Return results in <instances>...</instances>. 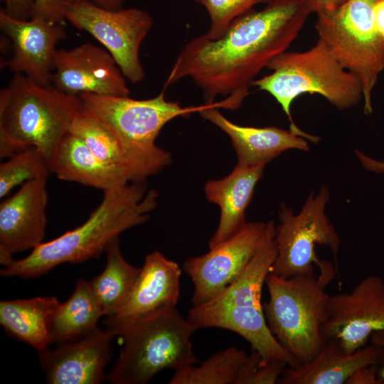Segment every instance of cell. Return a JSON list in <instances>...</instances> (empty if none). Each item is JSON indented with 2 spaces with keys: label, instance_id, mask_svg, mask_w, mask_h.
I'll list each match as a JSON object with an SVG mask.
<instances>
[{
  "label": "cell",
  "instance_id": "6da1fadb",
  "mask_svg": "<svg viewBox=\"0 0 384 384\" xmlns=\"http://www.w3.org/2000/svg\"><path fill=\"white\" fill-rule=\"evenodd\" d=\"M309 15L306 0H271L237 18L217 39L193 38L176 57L164 90L189 78L202 90L205 104L225 96L239 107L257 75L287 50Z\"/></svg>",
  "mask_w": 384,
  "mask_h": 384
},
{
  "label": "cell",
  "instance_id": "7a4b0ae2",
  "mask_svg": "<svg viewBox=\"0 0 384 384\" xmlns=\"http://www.w3.org/2000/svg\"><path fill=\"white\" fill-rule=\"evenodd\" d=\"M100 203L80 225L42 242L26 257L1 270L2 277L42 276L63 263L77 264L100 257L124 231L147 221L157 206L158 193L144 182L130 183L103 193Z\"/></svg>",
  "mask_w": 384,
  "mask_h": 384
},
{
  "label": "cell",
  "instance_id": "3957f363",
  "mask_svg": "<svg viewBox=\"0 0 384 384\" xmlns=\"http://www.w3.org/2000/svg\"><path fill=\"white\" fill-rule=\"evenodd\" d=\"M82 109L79 96L64 93L52 85H39L23 74H14L0 91V158L8 159L33 146L50 166Z\"/></svg>",
  "mask_w": 384,
  "mask_h": 384
},
{
  "label": "cell",
  "instance_id": "277c9868",
  "mask_svg": "<svg viewBox=\"0 0 384 384\" xmlns=\"http://www.w3.org/2000/svg\"><path fill=\"white\" fill-rule=\"evenodd\" d=\"M268 75L255 79L252 86L271 95L290 122L289 129L314 143L319 137L306 133L294 122L292 102L304 94H316L338 110L356 106L363 101L358 78L345 68L326 44L318 39L304 51H284L272 58Z\"/></svg>",
  "mask_w": 384,
  "mask_h": 384
},
{
  "label": "cell",
  "instance_id": "5b68a950",
  "mask_svg": "<svg viewBox=\"0 0 384 384\" xmlns=\"http://www.w3.org/2000/svg\"><path fill=\"white\" fill-rule=\"evenodd\" d=\"M121 337L123 346L106 380L112 384H146L164 369L196 364L191 336L197 328L176 306L139 319L106 327Z\"/></svg>",
  "mask_w": 384,
  "mask_h": 384
},
{
  "label": "cell",
  "instance_id": "8992f818",
  "mask_svg": "<svg viewBox=\"0 0 384 384\" xmlns=\"http://www.w3.org/2000/svg\"><path fill=\"white\" fill-rule=\"evenodd\" d=\"M336 274L334 270L284 278L270 272L266 278L269 299L263 310L267 326L299 365L310 361L324 344L330 297L326 288Z\"/></svg>",
  "mask_w": 384,
  "mask_h": 384
},
{
  "label": "cell",
  "instance_id": "52a82bcc",
  "mask_svg": "<svg viewBox=\"0 0 384 384\" xmlns=\"http://www.w3.org/2000/svg\"><path fill=\"white\" fill-rule=\"evenodd\" d=\"M377 0H348L336 11L316 15L315 28L334 56L360 80L363 112H373L372 95L384 70V38L377 31Z\"/></svg>",
  "mask_w": 384,
  "mask_h": 384
},
{
  "label": "cell",
  "instance_id": "ba28073f",
  "mask_svg": "<svg viewBox=\"0 0 384 384\" xmlns=\"http://www.w3.org/2000/svg\"><path fill=\"white\" fill-rule=\"evenodd\" d=\"M79 97L84 109L128 150L166 166L171 163V156L155 144L159 132L171 120L198 112L205 106L182 107L178 102L167 100L164 92L146 100L95 94H82Z\"/></svg>",
  "mask_w": 384,
  "mask_h": 384
},
{
  "label": "cell",
  "instance_id": "9c48e42d",
  "mask_svg": "<svg viewBox=\"0 0 384 384\" xmlns=\"http://www.w3.org/2000/svg\"><path fill=\"white\" fill-rule=\"evenodd\" d=\"M330 200L326 186L318 193L311 192L306 198L301 210L294 214L284 203L279 210V225L275 226L274 240L277 255L271 272L289 278L315 273V266L322 271L333 264L321 260L316 245H324L331 251L337 267V254L341 240L326 213Z\"/></svg>",
  "mask_w": 384,
  "mask_h": 384
},
{
  "label": "cell",
  "instance_id": "30bf717a",
  "mask_svg": "<svg viewBox=\"0 0 384 384\" xmlns=\"http://www.w3.org/2000/svg\"><path fill=\"white\" fill-rule=\"evenodd\" d=\"M65 18L92 36L112 55L131 83H139L144 79L139 49L153 26L150 14L137 8L111 11L90 0H75L68 4Z\"/></svg>",
  "mask_w": 384,
  "mask_h": 384
},
{
  "label": "cell",
  "instance_id": "8fae6325",
  "mask_svg": "<svg viewBox=\"0 0 384 384\" xmlns=\"http://www.w3.org/2000/svg\"><path fill=\"white\" fill-rule=\"evenodd\" d=\"M187 319L197 329L215 327L239 334L264 361L282 360L289 367L299 366L271 333L259 296L249 292L220 295L193 306Z\"/></svg>",
  "mask_w": 384,
  "mask_h": 384
},
{
  "label": "cell",
  "instance_id": "7c38bea8",
  "mask_svg": "<svg viewBox=\"0 0 384 384\" xmlns=\"http://www.w3.org/2000/svg\"><path fill=\"white\" fill-rule=\"evenodd\" d=\"M384 329V281L378 276L361 279L349 292L330 295L324 341L346 353L367 345L371 334Z\"/></svg>",
  "mask_w": 384,
  "mask_h": 384
},
{
  "label": "cell",
  "instance_id": "4fadbf2b",
  "mask_svg": "<svg viewBox=\"0 0 384 384\" xmlns=\"http://www.w3.org/2000/svg\"><path fill=\"white\" fill-rule=\"evenodd\" d=\"M266 228L267 222H247L207 253L185 261L183 270L193 284V306L210 301L239 276L260 247Z\"/></svg>",
  "mask_w": 384,
  "mask_h": 384
},
{
  "label": "cell",
  "instance_id": "5bb4252c",
  "mask_svg": "<svg viewBox=\"0 0 384 384\" xmlns=\"http://www.w3.org/2000/svg\"><path fill=\"white\" fill-rule=\"evenodd\" d=\"M51 85L75 96L127 97L130 94L126 78L112 55L104 47L91 43L58 50Z\"/></svg>",
  "mask_w": 384,
  "mask_h": 384
},
{
  "label": "cell",
  "instance_id": "9a60e30c",
  "mask_svg": "<svg viewBox=\"0 0 384 384\" xmlns=\"http://www.w3.org/2000/svg\"><path fill=\"white\" fill-rule=\"evenodd\" d=\"M0 28L9 38L12 48L4 66L14 74H23L39 85H51L56 46L67 36L63 24L38 17L17 19L1 8Z\"/></svg>",
  "mask_w": 384,
  "mask_h": 384
},
{
  "label": "cell",
  "instance_id": "2e32d148",
  "mask_svg": "<svg viewBox=\"0 0 384 384\" xmlns=\"http://www.w3.org/2000/svg\"><path fill=\"white\" fill-rule=\"evenodd\" d=\"M48 178L30 181L0 203V263L13 254L34 249L43 242L47 225Z\"/></svg>",
  "mask_w": 384,
  "mask_h": 384
},
{
  "label": "cell",
  "instance_id": "e0dca14e",
  "mask_svg": "<svg viewBox=\"0 0 384 384\" xmlns=\"http://www.w3.org/2000/svg\"><path fill=\"white\" fill-rule=\"evenodd\" d=\"M113 333L97 327L55 349L38 352L46 381L50 384H98L106 379L105 368L112 357Z\"/></svg>",
  "mask_w": 384,
  "mask_h": 384
},
{
  "label": "cell",
  "instance_id": "ac0fdd59",
  "mask_svg": "<svg viewBox=\"0 0 384 384\" xmlns=\"http://www.w3.org/2000/svg\"><path fill=\"white\" fill-rule=\"evenodd\" d=\"M181 269L159 251L148 254L129 296L114 315L104 321L106 327L133 321L168 306L180 298Z\"/></svg>",
  "mask_w": 384,
  "mask_h": 384
},
{
  "label": "cell",
  "instance_id": "d6986e66",
  "mask_svg": "<svg viewBox=\"0 0 384 384\" xmlns=\"http://www.w3.org/2000/svg\"><path fill=\"white\" fill-rule=\"evenodd\" d=\"M219 107L228 109L226 99L212 105L205 104L198 112L229 137L239 164L266 165L289 149L309 150V140L290 129L241 126L227 119L219 112Z\"/></svg>",
  "mask_w": 384,
  "mask_h": 384
},
{
  "label": "cell",
  "instance_id": "ffe728a7",
  "mask_svg": "<svg viewBox=\"0 0 384 384\" xmlns=\"http://www.w3.org/2000/svg\"><path fill=\"white\" fill-rule=\"evenodd\" d=\"M265 166L237 163L228 176L206 182V196L210 202L218 205L220 211L218 227L208 242L209 248L228 239L245 225L246 209Z\"/></svg>",
  "mask_w": 384,
  "mask_h": 384
},
{
  "label": "cell",
  "instance_id": "44dd1931",
  "mask_svg": "<svg viewBox=\"0 0 384 384\" xmlns=\"http://www.w3.org/2000/svg\"><path fill=\"white\" fill-rule=\"evenodd\" d=\"M384 363V348L373 344L353 352L342 351L333 341H324L308 363L285 368L279 378L282 384H343L358 368Z\"/></svg>",
  "mask_w": 384,
  "mask_h": 384
},
{
  "label": "cell",
  "instance_id": "7402d4cb",
  "mask_svg": "<svg viewBox=\"0 0 384 384\" xmlns=\"http://www.w3.org/2000/svg\"><path fill=\"white\" fill-rule=\"evenodd\" d=\"M69 132L78 137L99 159L124 174L130 183L144 182L166 166L128 150L84 107L73 120Z\"/></svg>",
  "mask_w": 384,
  "mask_h": 384
},
{
  "label": "cell",
  "instance_id": "603a6c76",
  "mask_svg": "<svg viewBox=\"0 0 384 384\" xmlns=\"http://www.w3.org/2000/svg\"><path fill=\"white\" fill-rule=\"evenodd\" d=\"M58 178L107 192L130 183L118 170L99 159L76 135L68 132L50 165Z\"/></svg>",
  "mask_w": 384,
  "mask_h": 384
},
{
  "label": "cell",
  "instance_id": "cb8c5ba5",
  "mask_svg": "<svg viewBox=\"0 0 384 384\" xmlns=\"http://www.w3.org/2000/svg\"><path fill=\"white\" fill-rule=\"evenodd\" d=\"M60 302L55 297L1 301L0 324L5 331L38 353L50 344V330Z\"/></svg>",
  "mask_w": 384,
  "mask_h": 384
},
{
  "label": "cell",
  "instance_id": "d4e9b609",
  "mask_svg": "<svg viewBox=\"0 0 384 384\" xmlns=\"http://www.w3.org/2000/svg\"><path fill=\"white\" fill-rule=\"evenodd\" d=\"M262 357L255 351L248 355L232 346L216 353L203 363L175 370L169 384H248Z\"/></svg>",
  "mask_w": 384,
  "mask_h": 384
},
{
  "label": "cell",
  "instance_id": "484cf974",
  "mask_svg": "<svg viewBox=\"0 0 384 384\" xmlns=\"http://www.w3.org/2000/svg\"><path fill=\"white\" fill-rule=\"evenodd\" d=\"M104 316L102 309L90 282L79 279L75 289L64 303L58 306L50 330V343H61L79 338L97 326Z\"/></svg>",
  "mask_w": 384,
  "mask_h": 384
},
{
  "label": "cell",
  "instance_id": "4316f807",
  "mask_svg": "<svg viewBox=\"0 0 384 384\" xmlns=\"http://www.w3.org/2000/svg\"><path fill=\"white\" fill-rule=\"evenodd\" d=\"M107 260L103 271L89 281L104 316L115 314L127 302L140 267L129 264L123 257L119 238L105 250Z\"/></svg>",
  "mask_w": 384,
  "mask_h": 384
},
{
  "label": "cell",
  "instance_id": "83f0119b",
  "mask_svg": "<svg viewBox=\"0 0 384 384\" xmlns=\"http://www.w3.org/2000/svg\"><path fill=\"white\" fill-rule=\"evenodd\" d=\"M50 166L44 155L31 146L17 152L0 164V198L30 181L48 178Z\"/></svg>",
  "mask_w": 384,
  "mask_h": 384
},
{
  "label": "cell",
  "instance_id": "f1b7e54d",
  "mask_svg": "<svg viewBox=\"0 0 384 384\" xmlns=\"http://www.w3.org/2000/svg\"><path fill=\"white\" fill-rule=\"evenodd\" d=\"M207 11L210 23L204 33L210 39L221 37L237 18L253 9L254 6L266 4L271 0H194Z\"/></svg>",
  "mask_w": 384,
  "mask_h": 384
},
{
  "label": "cell",
  "instance_id": "f546056e",
  "mask_svg": "<svg viewBox=\"0 0 384 384\" xmlns=\"http://www.w3.org/2000/svg\"><path fill=\"white\" fill-rule=\"evenodd\" d=\"M69 0H34L32 17H38L54 23L65 21V10Z\"/></svg>",
  "mask_w": 384,
  "mask_h": 384
},
{
  "label": "cell",
  "instance_id": "4dcf8cb0",
  "mask_svg": "<svg viewBox=\"0 0 384 384\" xmlns=\"http://www.w3.org/2000/svg\"><path fill=\"white\" fill-rule=\"evenodd\" d=\"M4 6L3 9L10 16L28 20L32 16L34 0H1Z\"/></svg>",
  "mask_w": 384,
  "mask_h": 384
},
{
  "label": "cell",
  "instance_id": "1f68e13d",
  "mask_svg": "<svg viewBox=\"0 0 384 384\" xmlns=\"http://www.w3.org/2000/svg\"><path fill=\"white\" fill-rule=\"evenodd\" d=\"M378 365H368L356 370L347 380L346 384H379Z\"/></svg>",
  "mask_w": 384,
  "mask_h": 384
},
{
  "label": "cell",
  "instance_id": "d6a6232c",
  "mask_svg": "<svg viewBox=\"0 0 384 384\" xmlns=\"http://www.w3.org/2000/svg\"><path fill=\"white\" fill-rule=\"evenodd\" d=\"M348 0H306L310 14L316 15L331 13L338 9Z\"/></svg>",
  "mask_w": 384,
  "mask_h": 384
},
{
  "label": "cell",
  "instance_id": "836d02e7",
  "mask_svg": "<svg viewBox=\"0 0 384 384\" xmlns=\"http://www.w3.org/2000/svg\"><path fill=\"white\" fill-rule=\"evenodd\" d=\"M356 155L361 164L367 171L376 174H384V161L373 159L358 150L356 151Z\"/></svg>",
  "mask_w": 384,
  "mask_h": 384
},
{
  "label": "cell",
  "instance_id": "e575fe53",
  "mask_svg": "<svg viewBox=\"0 0 384 384\" xmlns=\"http://www.w3.org/2000/svg\"><path fill=\"white\" fill-rule=\"evenodd\" d=\"M370 343L384 348V329L373 332L370 337ZM379 384H384V363L378 369Z\"/></svg>",
  "mask_w": 384,
  "mask_h": 384
},
{
  "label": "cell",
  "instance_id": "d590c367",
  "mask_svg": "<svg viewBox=\"0 0 384 384\" xmlns=\"http://www.w3.org/2000/svg\"><path fill=\"white\" fill-rule=\"evenodd\" d=\"M374 16L377 31L384 38V0H377L374 8Z\"/></svg>",
  "mask_w": 384,
  "mask_h": 384
},
{
  "label": "cell",
  "instance_id": "8d00e7d4",
  "mask_svg": "<svg viewBox=\"0 0 384 384\" xmlns=\"http://www.w3.org/2000/svg\"><path fill=\"white\" fill-rule=\"evenodd\" d=\"M75 0H69L73 1ZM96 6L107 10L115 11L122 9V4L126 0H90Z\"/></svg>",
  "mask_w": 384,
  "mask_h": 384
}]
</instances>
